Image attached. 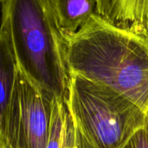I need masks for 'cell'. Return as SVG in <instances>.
<instances>
[{"label": "cell", "mask_w": 148, "mask_h": 148, "mask_svg": "<svg viewBox=\"0 0 148 148\" xmlns=\"http://www.w3.org/2000/svg\"><path fill=\"white\" fill-rule=\"evenodd\" d=\"M69 73L104 84L145 110L148 101V34L95 13L64 34Z\"/></svg>", "instance_id": "obj_1"}, {"label": "cell", "mask_w": 148, "mask_h": 148, "mask_svg": "<svg viewBox=\"0 0 148 148\" xmlns=\"http://www.w3.org/2000/svg\"><path fill=\"white\" fill-rule=\"evenodd\" d=\"M18 68L40 89L64 98L69 82L67 42L52 0H1Z\"/></svg>", "instance_id": "obj_2"}, {"label": "cell", "mask_w": 148, "mask_h": 148, "mask_svg": "<svg viewBox=\"0 0 148 148\" xmlns=\"http://www.w3.org/2000/svg\"><path fill=\"white\" fill-rule=\"evenodd\" d=\"M65 101L95 148H124L145 126L144 110L130 98L75 73H69Z\"/></svg>", "instance_id": "obj_3"}, {"label": "cell", "mask_w": 148, "mask_h": 148, "mask_svg": "<svg viewBox=\"0 0 148 148\" xmlns=\"http://www.w3.org/2000/svg\"><path fill=\"white\" fill-rule=\"evenodd\" d=\"M55 97L18 68L0 148H47Z\"/></svg>", "instance_id": "obj_4"}, {"label": "cell", "mask_w": 148, "mask_h": 148, "mask_svg": "<svg viewBox=\"0 0 148 148\" xmlns=\"http://www.w3.org/2000/svg\"><path fill=\"white\" fill-rule=\"evenodd\" d=\"M47 148H95L75 122L65 97L54 101Z\"/></svg>", "instance_id": "obj_5"}, {"label": "cell", "mask_w": 148, "mask_h": 148, "mask_svg": "<svg viewBox=\"0 0 148 148\" xmlns=\"http://www.w3.org/2000/svg\"><path fill=\"white\" fill-rule=\"evenodd\" d=\"M18 65L9 30L4 22L0 24V143L3 140L8 112L13 94Z\"/></svg>", "instance_id": "obj_6"}, {"label": "cell", "mask_w": 148, "mask_h": 148, "mask_svg": "<svg viewBox=\"0 0 148 148\" xmlns=\"http://www.w3.org/2000/svg\"><path fill=\"white\" fill-rule=\"evenodd\" d=\"M96 13L114 23L147 33L148 0H96Z\"/></svg>", "instance_id": "obj_7"}, {"label": "cell", "mask_w": 148, "mask_h": 148, "mask_svg": "<svg viewBox=\"0 0 148 148\" xmlns=\"http://www.w3.org/2000/svg\"><path fill=\"white\" fill-rule=\"evenodd\" d=\"M52 3L64 34L76 32L96 13V0H52Z\"/></svg>", "instance_id": "obj_8"}, {"label": "cell", "mask_w": 148, "mask_h": 148, "mask_svg": "<svg viewBox=\"0 0 148 148\" xmlns=\"http://www.w3.org/2000/svg\"><path fill=\"white\" fill-rule=\"evenodd\" d=\"M124 148H148V131L146 127L137 131Z\"/></svg>", "instance_id": "obj_9"}, {"label": "cell", "mask_w": 148, "mask_h": 148, "mask_svg": "<svg viewBox=\"0 0 148 148\" xmlns=\"http://www.w3.org/2000/svg\"><path fill=\"white\" fill-rule=\"evenodd\" d=\"M144 113H145V127L146 129L148 131V101H147V105L144 110Z\"/></svg>", "instance_id": "obj_10"}, {"label": "cell", "mask_w": 148, "mask_h": 148, "mask_svg": "<svg viewBox=\"0 0 148 148\" xmlns=\"http://www.w3.org/2000/svg\"><path fill=\"white\" fill-rule=\"evenodd\" d=\"M147 34H148V30H147Z\"/></svg>", "instance_id": "obj_11"}, {"label": "cell", "mask_w": 148, "mask_h": 148, "mask_svg": "<svg viewBox=\"0 0 148 148\" xmlns=\"http://www.w3.org/2000/svg\"><path fill=\"white\" fill-rule=\"evenodd\" d=\"M0 2H1V0H0Z\"/></svg>", "instance_id": "obj_12"}]
</instances>
